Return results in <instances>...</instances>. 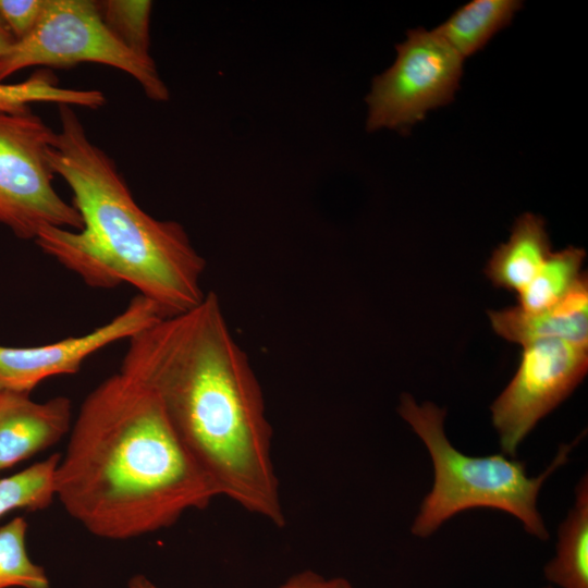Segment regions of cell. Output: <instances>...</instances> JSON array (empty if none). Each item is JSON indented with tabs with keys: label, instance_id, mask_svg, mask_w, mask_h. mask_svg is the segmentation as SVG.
<instances>
[{
	"label": "cell",
	"instance_id": "obj_1",
	"mask_svg": "<svg viewBox=\"0 0 588 588\" xmlns=\"http://www.w3.org/2000/svg\"><path fill=\"white\" fill-rule=\"evenodd\" d=\"M120 372L158 396L220 495L285 524L262 390L215 292L130 338Z\"/></svg>",
	"mask_w": 588,
	"mask_h": 588
},
{
	"label": "cell",
	"instance_id": "obj_2",
	"mask_svg": "<svg viewBox=\"0 0 588 588\" xmlns=\"http://www.w3.org/2000/svg\"><path fill=\"white\" fill-rule=\"evenodd\" d=\"M56 497L93 535L127 540L168 528L220 493L158 396L119 372L83 401L54 476Z\"/></svg>",
	"mask_w": 588,
	"mask_h": 588
},
{
	"label": "cell",
	"instance_id": "obj_3",
	"mask_svg": "<svg viewBox=\"0 0 588 588\" xmlns=\"http://www.w3.org/2000/svg\"><path fill=\"white\" fill-rule=\"evenodd\" d=\"M58 109L61 126L49 162L72 191L83 228L45 226L34 242L88 286L130 284L164 317L197 306L206 295V260L183 225L144 211L115 162L88 138L73 107Z\"/></svg>",
	"mask_w": 588,
	"mask_h": 588
},
{
	"label": "cell",
	"instance_id": "obj_4",
	"mask_svg": "<svg viewBox=\"0 0 588 588\" xmlns=\"http://www.w3.org/2000/svg\"><path fill=\"white\" fill-rule=\"evenodd\" d=\"M401 417L429 451L433 485L412 525V534L426 538L456 514L475 507H490L516 517L525 531L539 540L549 532L537 507L544 481L567 462L572 444H563L550 466L529 477L526 464L503 453L469 456L456 450L444 432L445 411L431 402L417 404L403 394Z\"/></svg>",
	"mask_w": 588,
	"mask_h": 588
},
{
	"label": "cell",
	"instance_id": "obj_5",
	"mask_svg": "<svg viewBox=\"0 0 588 588\" xmlns=\"http://www.w3.org/2000/svg\"><path fill=\"white\" fill-rule=\"evenodd\" d=\"M81 62L130 74L150 100L170 98L152 58H142L123 45L103 22L97 2L90 0H45L34 28L1 59L0 83L29 66L70 68Z\"/></svg>",
	"mask_w": 588,
	"mask_h": 588
},
{
	"label": "cell",
	"instance_id": "obj_6",
	"mask_svg": "<svg viewBox=\"0 0 588 588\" xmlns=\"http://www.w3.org/2000/svg\"><path fill=\"white\" fill-rule=\"evenodd\" d=\"M54 134L30 109L0 111V224L21 240L35 241L45 226L83 228L77 209L52 184Z\"/></svg>",
	"mask_w": 588,
	"mask_h": 588
},
{
	"label": "cell",
	"instance_id": "obj_7",
	"mask_svg": "<svg viewBox=\"0 0 588 588\" xmlns=\"http://www.w3.org/2000/svg\"><path fill=\"white\" fill-rule=\"evenodd\" d=\"M461 58L434 29L407 32L394 63L373 78L366 97V128L404 131L427 112L454 99L463 75Z\"/></svg>",
	"mask_w": 588,
	"mask_h": 588
},
{
	"label": "cell",
	"instance_id": "obj_8",
	"mask_svg": "<svg viewBox=\"0 0 588 588\" xmlns=\"http://www.w3.org/2000/svg\"><path fill=\"white\" fill-rule=\"evenodd\" d=\"M523 348L516 373L490 408L502 453L509 457L516 455L539 420L571 395L588 370L586 347L541 339Z\"/></svg>",
	"mask_w": 588,
	"mask_h": 588
},
{
	"label": "cell",
	"instance_id": "obj_9",
	"mask_svg": "<svg viewBox=\"0 0 588 588\" xmlns=\"http://www.w3.org/2000/svg\"><path fill=\"white\" fill-rule=\"evenodd\" d=\"M162 318L155 303L137 294L122 313L86 334L38 346L0 345V390L30 393L47 378L74 375L99 350L130 339Z\"/></svg>",
	"mask_w": 588,
	"mask_h": 588
},
{
	"label": "cell",
	"instance_id": "obj_10",
	"mask_svg": "<svg viewBox=\"0 0 588 588\" xmlns=\"http://www.w3.org/2000/svg\"><path fill=\"white\" fill-rule=\"evenodd\" d=\"M29 394L0 390V471L52 446L70 430L66 396L38 403Z\"/></svg>",
	"mask_w": 588,
	"mask_h": 588
},
{
	"label": "cell",
	"instance_id": "obj_11",
	"mask_svg": "<svg viewBox=\"0 0 588 588\" xmlns=\"http://www.w3.org/2000/svg\"><path fill=\"white\" fill-rule=\"evenodd\" d=\"M492 329L522 346L541 339H559L588 348V277L583 272L556 305L525 311L519 307L488 311Z\"/></svg>",
	"mask_w": 588,
	"mask_h": 588
},
{
	"label": "cell",
	"instance_id": "obj_12",
	"mask_svg": "<svg viewBox=\"0 0 588 588\" xmlns=\"http://www.w3.org/2000/svg\"><path fill=\"white\" fill-rule=\"evenodd\" d=\"M551 254L544 220L535 213L520 215L507 242L492 253L486 274L497 287L519 293Z\"/></svg>",
	"mask_w": 588,
	"mask_h": 588
},
{
	"label": "cell",
	"instance_id": "obj_13",
	"mask_svg": "<svg viewBox=\"0 0 588 588\" xmlns=\"http://www.w3.org/2000/svg\"><path fill=\"white\" fill-rule=\"evenodd\" d=\"M523 7L518 0H473L458 8L436 33L463 59L481 50L511 24Z\"/></svg>",
	"mask_w": 588,
	"mask_h": 588
},
{
	"label": "cell",
	"instance_id": "obj_14",
	"mask_svg": "<svg viewBox=\"0 0 588 588\" xmlns=\"http://www.w3.org/2000/svg\"><path fill=\"white\" fill-rule=\"evenodd\" d=\"M546 578L561 588H588V479L575 488V501L559 527L554 558L544 566Z\"/></svg>",
	"mask_w": 588,
	"mask_h": 588
},
{
	"label": "cell",
	"instance_id": "obj_15",
	"mask_svg": "<svg viewBox=\"0 0 588 588\" xmlns=\"http://www.w3.org/2000/svg\"><path fill=\"white\" fill-rule=\"evenodd\" d=\"M585 258V249L574 246L551 252L534 279L517 293V307L540 311L556 305L583 273Z\"/></svg>",
	"mask_w": 588,
	"mask_h": 588
},
{
	"label": "cell",
	"instance_id": "obj_16",
	"mask_svg": "<svg viewBox=\"0 0 588 588\" xmlns=\"http://www.w3.org/2000/svg\"><path fill=\"white\" fill-rule=\"evenodd\" d=\"M33 102H54L98 109L106 102L97 89H71L59 86L57 77L48 69L36 71L27 79L16 84L0 83V111L20 113L29 110Z\"/></svg>",
	"mask_w": 588,
	"mask_h": 588
},
{
	"label": "cell",
	"instance_id": "obj_17",
	"mask_svg": "<svg viewBox=\"0 0 588 588\" xmlns=\"http://www.w3.org/2000/svg\"><path fill=\"white\" fill-rule=\"evenodd\" d=\"M60 458V454H52L15 475L0 478V517L19 509L48 507L56 497L54 476Z\"/></svg>",
	"mask_w": 588,
	"mask_h": 588
},
{
	"label": "cell",
	"instance_id": "obj_18",
	"mask_svg": "<svg viewBox=\"0 0 588 588\" xmlns=\"http://www.w3.org/2000/svg\"><path fill=\"white\" fill-rule=\"evenodd\" d=\"M26 520L17 516L0 527V588H49L44 568L27 554Z\"/></svg>",
	"mask_w": 588,
	"mask_h": 588
},
{
	"label": "cell",
	"instance_id": "obj_19",
	"mask_svg": "<svg viewBox=\"0 0 588 588\" xmlns=\"http://www.w3.org/2000/svg\"><path fill=\"white\" fill-rule=\"evenodd\" d=\"M106 25L134 53L149 54V22L152 2L148 0H106L97 2Z\"/></svg>",
	"mask_w": 588,
	"mask_h": 588
},
{
	"label": "cell",
	"instance_id": "obj_20",
	"mask_svg": "<svg viewBox=\"0 0 588 588\" xmlns=\"http://www.w3.org/2000/svg\"><path fill=\"white\" fill-rule=\"evenodd\" d=\"M45 0H0V17L15 40L24 38L36 25Z\"/></svg>",
	"mask_w": 588,
	"mask_h": 588
},
{
	"label": "cell",
	"instance_id": "obj_21",
	"mask_svg": "<svg viewBox=\"0 0 588 588\" xmlns=\"http://www.w3.org/2000/svg\"><path fill=\"white\" fill-rule=\"evenodd\" d=\"M279 588H352V586L345 578L327 579L315 572L305 571L293 575Z\"/></svg>",
	"mask_w": 588,
	"mask_h": 588
},
{
	"label": "cell",
	"instance_id": "obj_22",
	"mask_svg": "<svg viewBox=\"0 0 588 588\" xmlns=\"http://www.w3.org/2000/svg\"><path fill=\"white\" fill-rule=\"evenodd\" d=\"M15 42L9 29L0 22V61Z\"/></svg>",
	"mask_w": 588,
	"mask_h": 588
},
{
	"label": "cell",
	"instance_id": "obj_23",
	"mask_svg": "<svg viewBox=\"0 0 588 588\" xmlns=\"http://www.w3.org/2000/svg\"><path fill=\"white\" fill-rule=\"evenodd\" d=\"M128 588H158L144 575H135L128 581Z\"/></svg>",
	"mask_w": 588,
	"mask_h": 588
},
{
	"label": "cell",
	"instance_id": "obj_24",
	"mask_svg": "<svg viewBox=\"0 0 588 588\" xmlns=\"http://www.w3.org/2000/svg\"><path fill=\"white\" fill-rule=\"evenodd\" d=\"M546 588H552V587H546Z\"/></svg>",
	"mask_w": 588,
	"mask_h": 588
}]
</instances>
